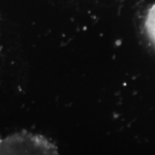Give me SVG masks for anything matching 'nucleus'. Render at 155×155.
I'll use <instances>...</instances> for the list:
<instances>
[{
  "mask_svg": "<svg viewBox=\"0 0 155 155\" xmlns=\"http://www.w3.org/2000/svg\"><path fill=\"white\" fill-rule=\"evenodd\" d=\"M146 26L149 36L155 42V6L150 11L147 16Z\"/></svg>",
  "mask_w": 155,
  "mask_h": 155,
  "instance_id": "obj_2",
  "label": "nucleus"
},
{
  "mask_svg": "<svg viewBox=\"0 0 155 155\" xmlns=\"http://www.w3.org/2000/svg\"><path fill=\"white\" fill-rule=\"evenodd\" d=\"M0 155H61L55 145L43 135L25 132L0 140Z\"/></svg>",
  "mask_w": 155,
  "mask_h": 155,
  "instance_id": "obj_1",
  "label": "nucleus"
}]
</instances>
